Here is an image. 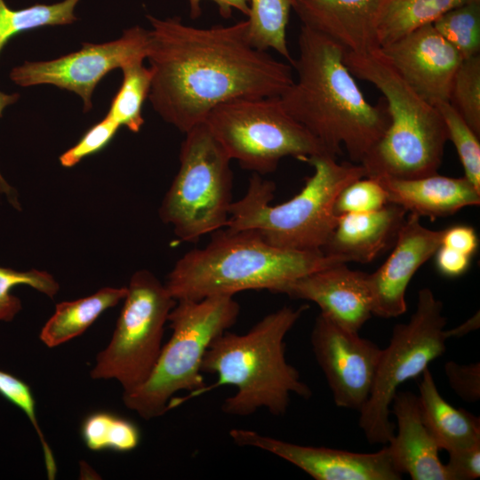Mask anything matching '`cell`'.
Returning a JSON list of instances; mask_svg holds the SVG:
<instances>
[{
    "mask_svg": "<svg viewBox=\"0 0 480 480\" xmlns=\"http://www.w3.org/2000/svg\"><path fill=\"white\" fill-rule=\"evenodd\" d=\"M147 18L151 25L148 100L165 122L183 133L224 102L280 97L294 81L290 63L250 44L247 20L201 28L179 17Z\"/></svg>",
    "mask_w": 480,
    "mask_h": 480,
    "instance_id": "6da1fadb",
    "label": "cell"
},
{
    "mask_svg": "<svg viewBox=\"0 0 480 480\" xmlns=\"http://www.w3.org/2000/svg\"><path fill=\"white\" fill-rule=\"evenodd\" d=\"M297 80L279 97L284 109L337 157L360 164L390 122L386 101L370 103L344 63L345 49L301 25Z\"/></svg>",
    "mask_w": 480,
    "mask_h": 480,
    "instance_id": "7a4b0ae2",
    "label": "cell"
},
{
    "mask_svg": "<svg viewBox=\"0 0 480 480\" xmlns=\"http://www.w3.org/2000/svg\"><path fill=\"white\" fill-rule=\"evenodd\" d=\"M284 306L265 316L245 333L228 330L216 337L204 353L202 372L216 374L199 396L221 386H234L221 410L249 416L264 408L275 416L286 412L292 394L309 398L312 391L285 357L286 334L308 309Z\"/></svg>",
    "mask_w": 480,
    "mask_h": 480,
    "instance_id": "3957f363",
    "label": "cell"
},
{
    "mask_svg": "<svg viewBox=\"0 0 480 480\" xmlns=\"http://www.w3.org/2000/svg\"><path fill=\"white\" fill-rule=\"evenodd\" d=\"M204 248L179 259L165 286L175 300H199L248 290L277 292L309 273L338 263L340 257L322 251L303 252L274 247L258 234L228 228L213 232Z\"/></svg>",
    "mask_w": 480,
    "mask_h": 480,
    "instance_id": "277c9868",
    "label": "cell"
},
{
    "mask_svg": "<svg viewBox=\"0 0 480 480\" xmlns=\"http://www.w3.org/2000/svg\"><path fill=\"white\" fill-rule=\"evenodd\" d=\"M336 158L320 154L305 159L314 172L297 195L275 205L271 204L275 183L253 172L244 196L232 202L226 228L255 232L280 249L322 251L336 225L334 204L339 193L366 176L362 164H340Z\"/></svg>",
    "mask_w": 480,
    "mask_h": 480,
    "instance_id": "5b68a950",
    "label": "cell"
},
{
    "mask_svg": "<svg viewBox=\"0 0 480 480\" xmlns=\"http://www.w3.org/2000/svg\"><path fill=\"white\" fill-rule=\"evenodd\" d=\"M351 74L373 84L384 96L389 125L360 164L370 178L413 179L437 173L446 141L444 120L394 68L380 50L344 52Z\"/></svg>",
    "mask_w": 480,
    "mask_h": 480,
    "instance_id": "8992f818",
    "label": "cell"
},
{
    "mask_svg": "<svg viewBox=\"0 0 480 480\" xmlns=\"http://www.w3.org/2000/svg\"><path fill=\"white\" fill-rule=\"evenodd\" d=\"M239 314L240 305L230 295L176 300L168 316L172 336L148 380L124 393L125 406L150 420L199 396L206 385L202 372L204 353L216 337L235 324Z\"/></svg>",
    "mask_w": 480,
    "mask_h": 480,
    "instance_id": "52a82bcc",
    "label": "cell"
},
{
    "mask_svg": "<svg viewBox=\"0 0 480 480\" xmlns=\"http://www.w3.org/2000/svg\"><path fill=\"white\" fill-rule=\"evenodd\" d=\"M184 134L180 168L163 199L159 216L172 226L180 241L196 243L227 227L233 173L231 159L204 122Z\"/></svg>",
    "mask_w": 480,
    "mask_h": 480,
    "instance_id": "ba28073f",
    "label": "cell"
},
{
    "mask_svg": "<svg viewBox=\"0 0 480 480\" xmlns=\"http://www.w3.org/2000/svg\"><path fill=\"white\" fill-rule=\"evenodd\" d=\"M204 123L231 160L260 175L276 171L286 156L304 162L312 156L330 155L288 114L279 97L224 102L211 110Z\"/></svg>",
    "mask_w": 480,
    "mask_h": 480,
    "instance_id": "9c48e42d",
    "label": "cell"
},
{
    "mask_svg": "<svg viewBox=\"0 0 480 480\" xmlns=\"http://www.w3.org/2000/svg\"><path fill=\"white\" fill-rule=\"evenodd\" d=\"M446 318L443 303L429 288L418 292L409 321L397 324L388 347L381 350L373 385L359 410V427L371 444H387L395 433L390 406L398 388L418 377L445 349Z\"/></svg>",
    "mask_w": 480,
    "mask_h": 480,
    "instance_id": "30bf717a",
    "label": "cell"
},
{
    "mask_svg": "<svg viewBox=\"0 0 480 480\" xmlns=\"http://www.w3.org/2000/svg\"><path fill=\"white\" fill-rule=\"evenodd\" d=\"M124 300L112 338L97 355L90 375L94 380H116L125 393L142 385L152 372L176 300L146 269L132 276Z\"/></svg>",
    "mask_w": 480,
    "mask_h": 480,
    "instance_id": "8fae6325",
    "label": "cell"
},
{
    "mask_svg": "<svg viewBox=\"0 0 480 480\" xmlns=\"http://www.w3.org/2000/svg\"><path fill=\"white\" fill-rule=\"evenodd\" d=\"M148 30L134 26L118 39L102 43H85L75 52L44 61H25L15 67L10 78L20 86L52 84L77 94L84 110L92 108V96L100 80L110 71L147 59Z\"/></svg>",
    "mask_w": 480,
    "mask_h": 480,
    "instance_id": "7c38bea8",
    "label": "cell"
},
{
    "mask_svg": "<svg viewBox=\"0 0 480 480\" xmlns=\"http://www.w3.org/2000/svg\"><path fill=\"white\" fill-rule=\"evenodd\" d=\"M310 343L335 404L359 411L372 391L382 348L321 313Z\"/></svg>",
    "mask_w": 480,
    "mask_h": 480,
    "instance_id": "4fadbf2b",
    "label": "cell"
},
{
    "mask_svg": "<svg viewBox=\"0 0 480 480\" xmlns=\"http://www.w3.org/2000/svg\"><path fill=\"white\" fill-rule=\"evenodd\" d=\"M232 441L268 452L300 468L316 480H400L388 446L371 453L297 444L254 430L233 428Z\"/></svg>",
    "mask_w": 480,
    "mask_h": 480,
    "instance_id": "5bb4252c",
    "label": "cell"
},
{
    "mask_svg": "<svg viewBox=\"0 0 480 480\" xmlns=\"http://www.w3.org/2000/svg\"><path fill=\"white\" fill-rule=\"evenodd\" d=\"M380 50L402 78L428 102L435 105L449 101L452 83L463 58L433 24Z\"/></svg>",
    "mask_w": 480,
    "mask_h": 480,
    "instance_id": "9a60e30c",
    "label": "cell"
},
{
    "mask_svg": "<svg viewBox=\"0 0 480 480\" xmlns=\"http://www.w3.org/2000/svg\"><path fill=\"white\" fill-rule=\"evenodd\" d=\"M420 218L413 213L405 218L390 255L376 271L367 274L374 316L390 318L406 312L410 281L441 245L444 229L427 228Z\"/></svg>",
    "mask_w": 480,
    "mask_h": 480,
    "instance_id": "2e32d148",
    "label": "cell"
},
{
    "mask_svg": "<svg viewBox=\"0 0 480 480\" xmlns=\"http://www.w3.org/2000/svg\"><path fill=\"white\" fill-rule=\"evenodd\" d=\"M338 263L284 285L277 293L316 304L321 314L354 332L372 316L367 273Z\"/></svg>",
    "mask_w": 480,
    "mask_h": 480,
    "instance_id": "e0dca14e",
    "label": "cell"
},
{
    "mask_svg": "<svg viewBox=\"0 0 480 480\" xmlns=\"http://www.w3.org/2000/svg\"><path fill=\"white\" fill-rule=\"evenodd\" d=\"M387 0H294L302 25L329 37L346 52L380 49L378 22Z\"/></svg>",
    "mask_w": 480,
    "mask_h": 480,
    "instance_id": "ac0fdd59",
    "label": "cell"
},
{
    "mask_svg": "<svg viewBox=\"0 0 480 480\" xmlns=\"http://www.w3.org/2000/svg\"><path fill=\"white\" fill-rule=\"evenodd\" d=\"M391 405L397 432L388 448L396 469L412 480H448L440 448L423 422L418 396L397 391Z\"/></svg>",
    "mask_w": 480,
    "mask_h": 480,
    "instance_id": "d6986e66",
    "label": "cell"
},
{
    "mask_svg": "<svg viewBox=\"0 0 480 480\" xmlns=\"http://www.w3.org/2000/svg\"><path fill=\"white\" fill-rule=\"evenodd\" d=\"M406 212L388 203L376 211L339 215L322 252L348 262H372L393 246Z\"/></svg>",
    "mask_w": 480,
    "mask_h": 480,
    "instance_id": "ffe728a7",
    "label": "cell"
},
{
    "mask_svg": "<svg viewBox=\"0 0 480 480\" xmlns=\"http://www.w3.org/2000/svg\"><path fill=\"white\" fill-rule=\"evenodd\" d=\"M375 179L381 184L388 203L399 205L419 217L435 220L480 204V191L464 176L452 178L435 173L413 179Z\"/></svg>",
    "mask_w": 480,
    "mask_h": 480,
    "instance_id": "44dd1931",
    "label": "cell"
},
{
    "mask_svg": "<svg viewBox=\"0 0 480 480\" xmlns=\"http://www.w3.org/2000/svg\"><path fill=\"white\" fill-rule=\"evenodd\" d=\"M418 400L423 422L440 450L450 452L480 442L479 418L446 402L428 368L422 373Z\"/></svg>",
    "mask_w": 480,
    "mask_h": 480,
    "instance_id": "7402d4cb",
    "label": "cell"
},
{
    "mask_svg": "<svg viewBox=\"0 0 480 480\" xmlns=\"http://www.w3.org/2000/svg\"><path fill=\"white\" fill-rule=\"evenodd\" d=\"M126 292L127 287H105L90 296L58 303L40 332V340L54 348L81 335L104 311L124 300Z\"/></svg>",
    "mask_w": 480,
    "mask_h": 480,
    "instance_id": "603a6c76",
    "label": "cell"
},
{
    "mask_svg": "<svg viewBox=\"0 0 480 480\" xmlns=\"http://www.w3.org/2000/svg\"><path fill=\"white\" fill-rule=\"evenodd\" d=\"M470 0H387L378 22L380 48L428 24Z\"/></svg>",
    "mask_w": 480,
    "mask_h": 480,
    "instance_id": "cb8c5ba5",
    "label": "cell"
},
{
    "mask_svg": "<svg viewBox=\"0 0 480 480\" xmlns=\"http://www.w3.org/2000/svg\"><path fill=\"white\" fill-rule=\"evenodd\" d=\"M294 0H250L247 37L261 51L273 50L292 66L286 28Z\"/></svg>",
    "mask_w": 480,
    "mask_h": 480,
    "instance_id": "d4e9b609",
    "label": "cell"
},
{
    "mask_svg": "<svg viewBox=\"0 0 480 480\" xmlns=\"http://www.w3.org/2000/svg\"><path fill=\"white\" fill-rule=\"evenodd\" d=\"M121 69L123 81L107 116L120 127L139 132L144 124L142 107L150 92L152 72L143 60L131 62Z\"/></svg>",
    "mask_w": 480,
    "mask_h": 480,
    "instance_id": "484cf974",
    "label": "cell"
},
{
    "mask_svg": "<svg viewBox=\"0 0 480 480\" xmlns=\"http://www.w3.org/2000/svg\"><path fill=\"white\" fill-rule=\"evenodd\" d=\"M81 0H63L52 4H37L14 10L0 0V52L14 36L30 29L63 26L76 20L75 9Z\"/></svg>",
    "mask_w": 480,
    "mask_h": 480,
    "instance_id": "4316f807",
    "label": "cell"
},
{
    "mask_svg": "<svg viewBox=\"0 0 480 480\" xmlns=\"http://www.w3.org/2000/svg\"><path fill=\"white\" fill-rule=\"evenodd\" d=\"M81 437L94 452H127L140 442L138 426L128 419L110 412L97 411L88 414L81 424Z\"/></svg>",
    "mask_w": 480,
    "mask_h": 480,
    "instance_id": "83f0119b",
    "label": "cell"
},
{
    "mask_svg": "<svg viewBox=\"0 0 480 480\" xmlns=\"http://www.w3.org/2000/svg\"><path fill=\"white\" fill-rule=\"evenodd\" d=\"M433 26L463 60L480 54V0H470L449 10Z\"/></svg>",
    "mask_w": 480,
    "mask_h": 480,
    "instance_id": "f1b7e54d",
    "label": "cell"
},
{
    "mask_svg": "<svg viewBox=\"0 0 480 480\" xmlns=\"http://www.w3.org/2000/svg\"><path fill=\"white\" fill-rule=\"evenodd\" d=\"M440 113L450 140L459 156L464 177L480 191V141L479 136L468 126L449 101L434 105Z\"/></svg>",
    "mask_w": 480,
    "mask_h": 480,
    "instance_id": "f546056e",
    "label": "cell"
},
{
    "mask_svg": "<svg viewBox=\"0 0 480 480\" xmlns=\"http://www.w3.org/2000/svg\"><path fill=\"white\" fill-rule=\"evenodd\" d=\"M449 103L480 136V54L461 61L452 83Z\"/></svg>",
    "mask_w": 480,
    "mask_h": 480,
    "instance_id": "4dcf8cb0",
    "label": "cell"
},
{
    "mask_svg": "<svg viewBox=\"0 0 480 480\" xmlns=\"http://www.w3.org/2000/svg\"><path fill=\"white\" fill-rule=\"evenodd\" d=\"M17 285L30 286L50 298H53L60 288L58 282L46 271H18L0 267V321H12L21 309L20 299L11 293Z\"/></svg>",
    "mask_w": 480,
    "mask_h": 480,
    "instance_id": "1f68e13d",
    "label": "cell"
},
{
    "mask_svg": "<svg viewBox=\"0 0 480 480\" xmlns=\"http://www.w3.org/2000/svg\"><path fill=\"white\" fill-rule=\"evenodd\" d=\"M0 395L20 408L33 425L42 445L48 479L57 473L53 453L40 428L36 414V402L29 386L11 373L0 371Z\"/></svg>",
    "mask_w": 480,
    "mask_h": 480,
    "instance_id": "d6a6232c",
    "label": "cell"
},
{
    "mask_svg": "<svg viewBox=\"0 0 480 480\" xmlns=\"http://www.w3.org/2000/svg\"><path fill=\"white\" fill-rule=\"evenodd\" d=\"M388 204L386 193L375 178L363 177L348 184L334 204L336 216L346 213L368 212Z\"/></svg>",
    "mask_w": 480,
    "mask_h": 480,
    "instance_id": "836d02e7",
    "label": "cell"
},
{
    "mask_svg": "<svg viewBox=\"0 0 480 480\" xmlns=\"http://www.w3.org/2000/svg\"><path fill=\"white\" fill-rule=\"evenodd\" d=\"M120 126L107 115L93 124L69 149L60 156V164L72 167L84 158L102 150L114 138Z\"/></svg>",
    "mask_w": 480,
    "mask_h": 480,
    "instance_id": "e575fe53",
    "label": "cell"
},
{
    "mask_svg": "<svg viewBox=\"0 0 480 480\" xmlns=\"http://www.w3.org/2000/svg\"><path fill=\"white\" fill-rule=\"evenodd\" d=\"M444 372L450 387L462 400L476 403L480 399V363L460 364L448 361Z\"/></svg>",
    "mask_w": 480,
    "mask_h": 480,
    "instance_id": "d590c367",
    "label": "cell"
},
{
    "mask_svg": "<svg viewBox=\"0 0 480 480\" xmlns=\"http://www.w3.org/2000/svg\"><path fill=\"white\" fill-rule=\"evenodd\" d=\"M449 452L444 464L448 480H473L480 476V442Z\"/></svg>",
    "mask_w": 480,
    "mask_h": 480,
    "instance_id": "8d00e7d4",
    "label": "cell"
},
{
    "mask_svg": "<svg viewBox=\"0 0 480 480\" xmlns=\"http://www.w3.org/2000/svg\"><path fill=\"white\" fill-rule=\"evenodd\" d=\"M441 245L472 257L478 248V238L472 227L455 225L444 229Z\"/></svg>",
    "mask_w": 480,
    "mask_h": 480,
    "instance_id": "74e56055",
    "label": "cell"
},
{
    "mask_svg": "<svg viewBox=\"0 0 480 480\" xmlns=\"http://www.w3.org/2000/svg\"><path fill=\"white\" fill-rule=\"evenodd\" d=\"M436 267L439 273L448 277L464 275L470 267L471 257L444 245H440L436 253Z\"/></svg>",
    "mask_w": 480,
    "mask_h": 480,
    "instance_id": "f35d334b",
    "label": "cell"
},
{
    "mask_svg": "<svg viewBox=\"0 0 480 480\" xmlns=\"http://www.w3.org/2000/svg\"><path fill=\"white\" fill-rule=\"evenodd\" d=\"M206 0H188L189 15L192 19H197L202 12L201 4ZM213 2L224 19L231 17L235 11L248 16L250 12V0H208Z\"/></svg>",
    "mask_w": 480,
    "mask_h": 480,
    "instance_id": "ab89813d",
    "label": "cell"
},
{
    "mask_svg": "<svg viewBox=\"0 0 480 480\" xmlns=\"http://www.w3.org/2000/svg\"><path fill=\"white\" fill-rule=\"evenodd\" d=\"M479 325H480V316H479V311H477L461 324L458 325L455 328L446 330V334H447L448 339L453 338V337H461L478 329Z\"/></svg>",
    "mask_w": 480,
    "mask_h": 480,
    "instance_id": "60d3db41",
    "label": "cell"
},
{
    "mask_svg": "<svg viewBox=\"0 0 480 480\" xmlns=\"http://www.w3.org/2000/svg\"><path fill=\"white\" fill-rule=\"evenodd\" d=\"M20 95L18 93L7 94L3 92H0V117L2 116L3 111L4 108L19 99ZM0 190L8 196L12 195L11 187L4 180L3 176L0 173Z\"/></svg>",
    "mask_w": 480,
    "mask_h": 480,
    "instance_id": "b9f144b4",
    "label": "cell"
}]
</instances>
